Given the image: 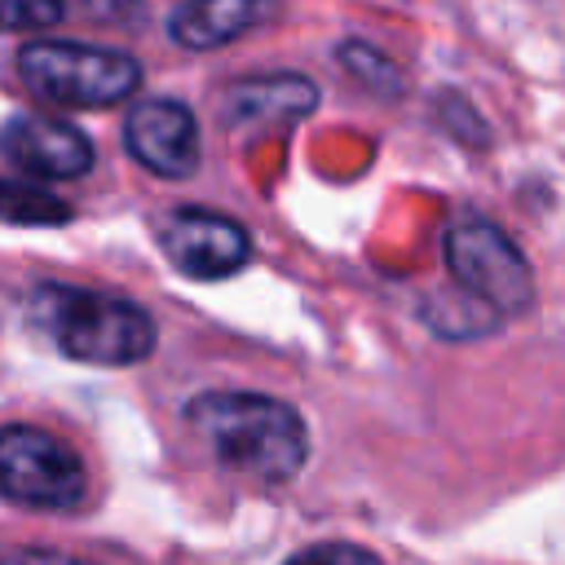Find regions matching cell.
<instances>
[{
  "mask_svg": "<svg viewBox=\"0 0 565 565\" xmlns=\"http://www.w3.org/2000/svg\"><path fill=\"white\" fill-rule=\"evenodd\" d=\"M185 424L221 468L265 486L291 481L309 459V428L300 411L265 393H199L185 402Z\"/></svg>",
  "mask_w": 565,
  "mask_h": 565,
  "instance_id": "cell-1",
  "label": "cell"
},
{
  "mask_svg": "<svg viewBox=\"0 0 565 565\" xmlns=\"http://www.w3.org/2000/svg\"><path fill=\"white\" fill-rule=\"evenodd\" d=\"M0 565H88V561H75L62 552H18V556H4Z\"/></svg>",
  "mask_w": 565,
  "mask_h": 565,
  "instance_id": "cell-14",
  "label": "cell"
},
{
  "mask_svg": "<svg viewBox=\"0 0 565 565\" xmlns=\"http://www.w3.org/2000/svg\"><path fill=\"white\" fill-rule=\"evenodd\" d=\"M446 269L450 278L477 296V305H486L490 313L508 318L521 313L530 305V265L516 252V243L481 221V216H459L446 230Z\"/></svg>",
  "mask_w": 565,
  "mask_h": 565,
  "instance_id": "cell-5",
  "label": "cell"
},
{
  "mask_svg": "<svg viewBox=\"0 0 565 565\" xmlns=\"http://www.w3.org/2000/svg\"><path fill=\"white\" fill-rule=\"evenodd\" d=\"M287 565H384V561L366 547H353V543H318V547L296 552Z\"/></svg>",
  "mask_w": 565,
  "mask_h": 565,
  "instance_id": "cell-13",
  "label": "cell"
},
{
  "mask_svg": "<svg viewBox=\"0 0 565 565\" xmlns=\"http://www.w3.org/2000/svg\"><path fill=\"white\" fill-rule=\"evenodd\" d=\"M71 216V207L40 190L31 177H0V221L13 225H62Z\"/></svg>",
  "mask_w": 565,
  "mask_h": 565,
  "instance_id": "cell-11",
  "label": "cell"
},
{
  "mask_svg": "<svg viewBox=\"0 0 565 565\" xmlns=\"http://www.w3.org/2000/svg\"><path fill=\"white\" fill-rule=\"evenodd\" d=\"M124 146L141 168L168 181H181L199 168V124L177 97L137 102L124 119Z\"/></svg>",
  "mask_w": 565,
  "mask_h": 565,
  "instance_id": "cell-7",
  "label": "cell"
},
{
  "mask_svg": "<svg viewBox=\"0 0 565 565\" xmlns=\"http://www.w3.org/2000/svg\"><path fill=\"white\" fill-rule=\"evenodd\" d=\"M35 318L53 335V344L93 366H132L146 362L154 349V318L106 291H79V287H40L35 291Z\"/></svg>",
  "mask_w": 565,
  "mask_h": 565,
  "instance_id": "cell-2",
  "label": "cell"
},
{
  "mask_svg": "<svg viewBox=\"0 0 565 565\" xmlns=\"http://www.w3.org/2000/svg\"><path fill=\"white\" fill-rule=\"evenodd\" d=\"M159 243H163L168 260L185 278H199V282L230 278L252 256L247 230L207 207H168L159 221Z\"/></svg>",
  "mask_w": 565,
  "mask_h": 565,
  "instance_id": "cell-6",
  "label": "cell"
},
{
  "mask_svg": "<svg viewBox=\"0 0 565 565\" xmlns=\"http://www.w3.org/2000/svg\"><path fill=\"white\" fill-rule=\"evenodd\" d=\"M0 150L31 181H71L93 168L88 137L49 115H13L0 128Z\"/></svg>",
  "mask_w": 565,
  "mask_h": 565,
  "instance_id": "cell-8",
  "label": "cell"
},
{
  "mask_svg": "<svg viewBox=\"0 0 565 565\" xmlns=\"http://www.w3.org/2000/svg\"><path fill=\"white\" fill-rule=\"evenodd\" d=\"M62 0H0V31H44L62 22Z\"/></svg>",
  "mask_w": 565,
  "mask_h": 565,
  "instance_id": "cell-12",
  "label": "cell"
},
{
  "mask_svg": "<svg viewBox=\"0 0 565 565\" xmlns=\"http://www.w3.org/2000/svg\"><path fill=\"white\" fill-rule=\"evenodd\" d=\"M318 106V88L300 75H265L234 84L225 93V110L234 124H260V119H296Z\"/></svg>",
  "mask_w": 565,
  "mask_h": 565,
  "instance_id": "cell-10",
  "label": "cell"
},
{
  "mask_svg": "<svg viewBox=\"0 0 565 565\" xmlns=\"http://www.w3.org/2000/svg\"><path fill=\"white\" fill-rule=\"evenodd\" d=\"M0 494L35 512H75L88 494L84 459L35 424L0 428Z\"/></svg>",
  "mask_w": 565,
  "mask_h": 565,
  "instance_id": "cell-4",
  "label": "cell"
},
{
  "mask_svg": "<svg viewBox=\"0 0 565 565\" xmlns=\"http://www.w3.org/2000/svg\"><path fill=\"white\" fill-rule=\"evenodd\" d=\"M18 75L40 102L75 106V110L115 106L141 88L137 57L119 49L62 44V40H26L18 49Z\"/></svg>",
  "mask_w": 565,
  "mask_h": 565,
  "instance_id": "cell-3",
  "label": "cell"
},
{
  "mask_svg": "<svg viewBox=\"0 0 565 565\" xmlns=\"http://www.w3.org/2000/svg\"><path fill=\"white\" fill-rule=\"evenodd\" d=\"M278 9V0H185L172 18L168 31L177 44L185 49H221L230 40H238L243 31L269 22Z\"/></svg>",
  "mask_w": 565,
  "mask_h": 565,
  "instance_id": "cell-9",
  "label": "cell"
}]
</instances>
